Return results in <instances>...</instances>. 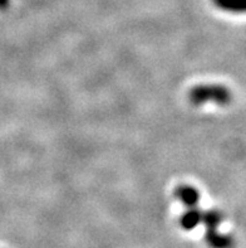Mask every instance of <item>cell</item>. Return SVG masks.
Listing matches in <instances>:
<instances>
[{
    "label": "cell",
    "mask_w": 246,
    "mask_h": 248,
    "mask_svg": "<svg viewBox=\"0 0 246 248\" xmlns=\"http://www.w3.org/2000/svg\"><path fill=\"white\" fill-rule=\"evenodd\" d=\"M188 100L193 106H201L207 102H212L218 106H228L232 101V93L226 86L200 85L191 90Z\"/></svg>",
    "instance_id": "1"
},
{
    "label": "cell",
    "mask_w": 246,
    "mask_h": 248,
    "mask_svg": "<svg viewBox=\"0 0 246 248\" xmlns=\"http://www.w3.org/2000/svg\"><path fill=\"white\" fill-rule=\"evenodd\" d=\"M205 241L210 248H234L235 246L234 237L220 233L217 228L206 230Z\"/></svg>",
    "instance_id": "2"
},
{
    "label": "cell",
    "mask_w": 246,
    "mask_h": 248,
    "mask_svg": "<svg viewBox=\"0 0 246 248\" xmlns=\"http://www.w3.org/2000/svg\"><path fill=\"white\" fill-rule=\"evenodd\" d=\"M174 197L186 207H196L200 201V193L191 186H180L174 190Z\"/></svg>",
    "instance_id": "3"
},
{
    "label": "cell",
    "mask_w": 246,
    "mask_h": 248,
    "mask_svg": "<svg viewBox=\"0 0 246 248\" xmlns=\"http://www.w3.org/2000/svg\"><path fill=\"white\" fill-rule=\"evenodd\" d=\"M200 223H203V212L196 207H191L180 218V224L185 231H191L196 228Z\"/></svg>",
    "instance_id": "4"
},
{
    "label": "cell",
    "mask_w": 246,
    "mask_h": 248,
    "mask_svg": "<svg viewBox=\"0 0 246 248\" xmlns=\"http://www.w3.org/2000/svg\"><path fill=\"white\" fill-rule=\"evenodd\" d=\"M216 8L232 14H246V0H212Z\"/></svg>",
    "instance_id": "5"
},
{
    "label": "cell",
    "mask_w": 246,
    "mask_h": 248,
    "mask_svg": "<svg viewBox=\"0 0 246 248\" xmlns=\"http://www.w3.org/2000/svg\"><path fill=\"white\" fill-rule=\"evenodd\" d=\"M224 218V213L217 211V209H210V211L203 212V223L206 226V230L218 228Z\"/></svg>",
    "instance_id": "6"
},
{
    "label": "cell",
    "mask_w": 246,
    "mask_h": 248,
    "mask_svg": "<svg viewBox=\"0 0 246 248\" xmlns=\"http://www.w3.org/2000/svg\"><path fill=\"white\" fill-rule=\"evenodd\" d=\"M10 5V0H0V10L8 9Z\"/></svg>",
    "instance_id": "7"
}]
</instances>
